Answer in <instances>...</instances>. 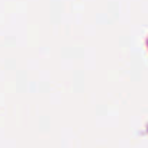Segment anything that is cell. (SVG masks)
<instances>
[]
</instances>
